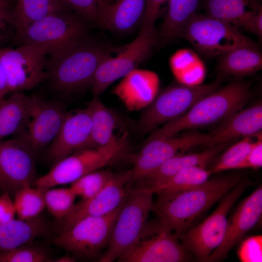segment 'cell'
Here are the masks:
<instances>
[{"label":"cell","mask_w":262,"mask_h":262,"mask_svg":"<svg viewBox=\"0 0 262 262\" xmlns=\"http://www.w3.org/2000/svg\"><path fill=\"white\" fill-rule=\"evenodd\" d=\"M86 108L92 123L91 147L104 146L116 140L114 131L119 119L115 113L105 105L98 96H94Z\"/></svg>","instance_id":"cell-28"},{"label":"cell","mask_w":262,"mask_h":262,"mask_svg":"<svg viewBox=\"0 0 262 262\" xmlns=\"http://www.w3.org/2000/svg\"><path fill=\"white\" fill-rule=\"evenodd\" d=\"M262 103L259 101L223 120L217 128L209 133L207 147L225 144L240 137L255 136L262 131Z\"/></svg>","instance_id":"cell-21"},{"label":"cell","mask_w":262,"mask_h":262,"mask_svg":"<svg viewBox=\"0 0 262 262\" xmlns=\"http://www.w3.org/2000/svg\"><path fill=\"white\" fill-rule=\"evenodd\" d=\"M239 174L208 180L169 198L156 200L152 210L162 226L177 235L191 229L194 222L241 180Z\"/></svg>","instance_id":"cell-1"},{"label":"cell","mask_w":262,"mask_h":262,"mask_svg":"<svg viewBox=\"0 0 262 262\" xmlns=\"http://www.w3.org/2000/svg\"><path fill=\"white\" fill-rule=\"evenodd\" d=\"M9 93L6 76L0 58V100Z\"/></svg>","instance_id":"cell-45"},{"label":"cell","mask_w":262,"mask_h":262,"mask_svg":"<svg viewBox=\"0 0 262 262\" xmlns=\"http://www.w3.org/2000/svg\"><path fill=\"white\" fill-rule=\"evenodd\" d=\"M16 214L14 201L7 192L0 196V224L9 222L15 219Z\"/></svg>","instance_id":"cell-41"},{"label":"cell","mask_w":262,"mask_h":262,"mask_svg":"<svg viewBox=\"0 0 262 262\" xmlns=\"http://www.w3.org/2000/svg\"><path fill=\"white\" fill-rule=\"evenodd\" d=\"M35 154L15 138L0 142V190L11 196L21 188L33 185L37 179Z\"/></svg>","instance_id":"cell-17"},{"label":"cell","mask_w":262,"mask_h":262,"mask_svg":"<svg viewBox=\"0 0 262 262\" xmlns=\"http://www.w3.org/2000/svg\"><path fill=\"white\" fill-rule=\"evenodd\" d=\"M48 226L38 216L32 219H13L0 224V252L29 244L48 232Z\"/></svg>","instance_id":"cell-23"},{"label":"cell","mask_w":262,"mask_h":262,"mask_svg":"<svg viewBox=\"0 0 262 262\" xmlns=\"http://www.w3.org/2000/svg\"><path fill=\"white\" fill-rule=\"evenodd\" d=\"M245 30L249 31L259 37L262 35V9H260L253 17Z\"/></svg>","instance_id":"cell-44"},{"label":"cell","mask_w":262,"mask_h":262,"mask_svg":"<svg viewBox=\"0 0 262 262\" xmlns=\"http://www.w3.org/2000/svg\"><path fill=\"white\" fill-rule=\"evenodd\" d=\"M262 235L252 236L243 242L238 254L243 262H262Z\"/></svg>","instance_id":"cell-39"},{"label":"cell","mask_w":262,"mask_h":262,"mask_svg":"<svg viewBox=\"0 0 262 262\" xmlns=\"http://www.w3.org/2000/svg\"><path fill=\"white\" fill-rule=\"evenodd\" d=\"M131 170L114 174L99 192L92 197L75 204L70 213L59 220L60 232L77 222L89 216H100L111 213L122 205L131 191Z\"/></svg>","instance_id":"cell-16"},{"label":"cell","mask_w":262,"mask_h":262,"mask_svg":"<svg viewBox=\"0 0 262 262\" xmlns=\"http://www.w3.org/2000/svg\"><path fill=\"white\" fill-rule=\"evenodd\" d=\"M154 27L142 26L137 37L115 57L109 56L98 67L90 87L94 96L101 95L116 80L123 78L145 60L157 41Z\"/></svg>","instance_id":"cell-12"},{"label":"cell","mask_w":262,"mask_h":262,"mask_svg":"<svg viewBox=\"0 0 262 262\" xmlns=\"http://www.w3.org/2000/svg\"><path fill=\"white\" fill-rule=\"evenodd\" d=\"M114 174L108 170H96L71 183L70 188L81 200H87L99 192L107 184Z\"/></svg>","instance_id":"cell-35"},{"label":"cell","mask_w":262,"mask_h":262,"mask_svg":"<svg viewBox=\"0 0 262 262\" xmlns=\"http://www.w3.org/2000/svg\"><path fill=\"white\" fill-rule=\"evenodd\" d=\"M257 140L246 158L239 169L251 168L257 169L262 166V131L256 135Z\"/></svg>","instance_id":"cell-40"},{"label":"cell","mask_w":262,"mask_h":262,"mask_svg":"<svg viewBox=\"0 0 262 262\" xmlns=\"http://www.w3.org/2000/svg\"><path fill=\"white\" fill-rule=\"evenodd\" d=\"M47 78L51 87L62 94H69L91 84L100 64L110 55L87 37L49 52Z\"/></svg>","instance_id":"cell-2"},{"label":"cell","mask_w":262,"mask_h":262,"mask_svg":"<svg viewBox=\"0 0 262 262\" xmlns=\"http://www.w3.org/2000/svg\"><path fill=\"white\" fill-rule=\"evenodd\" d=\"M63 104L32 96L28 119L16 138L35 155L46 149L57 135L67 114Z\"/></svg>","instance_id":"cell-13"},{"label":"cell","mask_w":262,"mask_h":262,"mask_svg":"<svg viewBox=\"0 0 262 262\" xmlns=\"http://www.w3.org/2000/svg\"><path fill=\"white\" fill-rule=\"evenodd\" d=\"M226 144L208 147L203 151L185 155H175L146 176L144 185L150 188L172 177L181 170L191 167L206 168L207 165L223 150ZM142 180V181H143Z\"/></svg>","instance_id":"cell-22"},{"label":"cell","mask_w":262,"mask_h":262,"mask_svg":"<svg viewBox=\"0 0 262 262\" xmlns=\"http://www.w3.org/2000/svg\"><path fill=\"white\" fill-rule=\"evenodd\" d=\"M212 174L211 170L206 168L188 167L148 188L158 195L156 200H162L204 182Z\"/></svg>","instance_id":"cell-30"},{"label":"cell","mask_w":262,"mask_h":262,"mask_svg":"<svg viewBox=\"0 0 262 262\" xmlns=\"http://www.w3.org/2000/svg\"><path fill=\"white\" fill-rule=\"evenodd\" d=\"M169 0H146V7L143 16V26L154 27L155 22L162 4Z\"/></svg>","instance_id":"cell-42"},{"label":"cell","mask_w":262,"mask_h":262,"mask_svg":"<svg viewBox=\"0 0 262 262\" xmlns=\"http://www.w3.org/2000/svg\"><path fill=\"white\" fill-rule=\"evenodd\" d=\"M71 11L61 0H16L11 14L16 33L52 13Z\"/></svg>","instance_id":"cell-29"},{"label":"cell","mask_w":262,"mask_h":262,"mask_svg":"<svg viewBox=\"0 0 262 262\" xmlns=\"http://www.w3.org/2000/svg\"><path fill=\"white\" fill-rule=\"evenodd\" d=\"M207 14L245 29L262 8L260 0H206Z\"/></svg>","instance_id":"cell-25"},{"label":"cell","mask_w":262,"mask_h":262,"mask_svg":"<svg viewBox=\"0 0 262 262\" xmlns=\"http://www.w3.org/2000/svg\"><path fill=\"white\" fill-rule=\"evenodd\" d=\"M21 246L0 252V262H46L51 259L47 251L37 246Z\"/></svg>","instance_id":"cell-37"},{"label":"cell","mask_w":262,"mask_h":262,"mask_svg":"<svg viewBox=\"0 0 262 262\" xmlns=\"http://www.w3.org/2000/svg\"><path fill=\"white\" fill-rule=\"evenodd\" d=\"M75 261L74 257L70 256L69 254L65 255L56 261L57 262H73Z\"/></svg>","instance_id":"cell-46"},{"label":"cell","mask_w":262,"mask_h":262,"mask_svg":"<svg viewBox=\"0 0 262 262\" xmlns=\"http://www.w3.org/2000/svg\"><path fill=\"white\" fill-rule=\"evenodd\" d=\"M146 2V0H116L106 6L97 24L115 32H127L143 16Z\"/></svg>","instance_id":"cell-24"},{"label":"cell","mask_w":262,"mask_h":262,"mask_svg":"<svg viewBox=\"0 0 262 262\" xmlns=\"http://www.w3.org/2000/svg\"><path fill=\"white\" fill-rule=\"evenodd\" d=\"M9 0L11 3L13 0Z\"/></svg>","instance_id":"cell-50"},{"label":"cell","mask_w":262,"mask_h":262,"mask_svg":"<svg viewBox=\"0 0 262 262\" xmlns=\"http://www.w3.org/2000/svg\"><path fill=\"white\" fill-rule=\"evenodd\" d=\"M44 195L45 207L59 220L70 213L77 196L70 187L49 188L44 191Z\"/></svg>","instance_id":"cell-34"},{"label":"cell","mask_w":262,"mask_h":262,"mask_svg":"<svg viewBox=\"0 0 262 262\" xmlns=\"http://www.w3.org/2000/svg\"><path fill=\"white\" fill-rule=\"evenodd\" d=\"M172 72L181 84L196 86L202 84L205 77V67L199 58L192 51L180 49L170 58Z\"/></svg>","instance_id":"cell-31"},{"label":"cell","mask_w":262,"mask_h":262,"mask_svg":"<svg viewBox=\"0 0 262 262\" xmlns=\"http://www.w3.org/2000/svg\"><path fill=\"white\" fill-rule=\"evenodd\" d=\"M11 2L8 0H0V5L10 9Z\"/></svg>","instance_id":"cell-48"},{"label":"cell","mask_w":262,"mask_h":262,"mask_svg":"<svg viewBox=\"0 0 262 262\" xmlns=\"http://www.w3.org/2000/svg\"><path fill=\"white\" fill-rule=\"evenodd\" d=\"M209 139V133L196 131L188 132L180 136L149 138L147 143L132 158L133 181H142L180 150L199 146L207 147Z\"/></svg>","instance_id":"cell-15"},{"label":"cell","mask_w":262,"mask_h":262,"mask_svg":"<svg viewBox=\"0 0 262 262\" xmlns=\"http://www.w3.org/2000/svg\"><path fill=\"white\" fill-rule=\"evenodd\" d=\"M199 0H169L168 8L159 37L167 42L179 37L185 24L195 13Z\"/></svg>","instance_id":"cell-32"},{"label":"cell","mask_w":262,"mask_h":262,"mask_svg":"<svg viewBox=\"0 0 262 262\" xmlns=\"http://www.w3.org/2000/svg\"><path fill=\"white\" fill-rule=\"evenodd\" d=\"M250 96L247 83L238 81L229 83L199 99L184 115L164 124L149 138L171 137L184 130L223 121L242 109Z\"/></svg>","instance_id":"cell-3"},{"label":"cell","mask_w":262,"mask_h":262,"mask_svg":"<svg viewBox=\"0 0 262 262\" xmlns=\"http://www.w3.org/2000/svg\"><path fill=\"white\" fill-rule=\"evenodd\" d=\"M107 0V2H108V4H110V1H111L112 0Z\"/></svg>","instance_id":"cell-49"},{"label":"cell","mask_w":262,"mask_h":262,"mask_svg":"<svg viewBox=\"0 0 262 262\" xmlns=\"http://www.w3.org/2000/svg\"><path fill=\"white\" fill-rule=\"evenodd\" d=\"M44 191L28 185L15 192L13 201L18 219L27 220L39 216L45 208Z\"/></svg>","instance_id":"cell-33"},{"label":"cell","mask_w":262,"mask_h":262,"mask_svg":"<svg viewBox=\"0 0 262 262\" xmlns=\"http://www.w3.org/2000/svg\"><path fill=\"white\" fill-rule=\"evenodd\" d=\"M99 9V15L103 11L106 6L108 4L106 0H97Z\"/></svg>","instance_id":"cell-47"},{"label":"cell","mask_w":262,"mask_h":262,"mask_svg":"<svg viewBox=\"0 0 262 262\" xmlns=\"http://www.w3.org/2000/svg\"><path fill=\"white\" fill-rule=\"evenodd\" d=\"M252 183L249 180L241 179L221 198L217 208L205 220L177 235L185 249L192 253L199 261L204 262L222 242L226 233L228 213Z\"/></svg>","instance_id":"cell-5"},{"label":"cell","mask_w":262,"mask_h":262,"mask_svg":"<svg viewBox=\"0 0 262 262\" xmlns=\"http://www.w3.org/2000/svg\"><path fill=\"white\" fill-rule=\"evenodd\" d=\"M255 143L250 137H245L226 149L211 169L212 173L239 169Z\"/></svg>","instance_id":"cell-36"},{"label":"cell","mask_w":262,"mask_h":262,"mask_svg":"<svg viewBox=\"0 0 262 262\" xmlns=\"http://www.w3.org/2000/svg\"><path fill=\"white\" fill-rule=\"evenodd\" d=\"M46 47L21 45L16 49L0 47V58L10 93L31 89L47 79Z\"/></svg>","instance_id":"cell-11"},{"label":"cell","mask_w":262,"mask_h":262,"mask_svg":"<svg viewBox=\"0 0 262 262\" xmlns=\"http://www.w3.org/2000/svg\"><path fill=\"white\" fill-rule=\"evenodd\" d=\"M88 22L98 23L99 9L97 0H61Z\"/></svg>","instance_id":"cell-38"},{"label":"cell","mask_w":262,"mask_h":262,"mask_svg":"<svg viewBox=\"0 0 262 262\" xmlns=\"http://www.w3.org/2000/svg\"><path fill=\"white\" fill-rule=\"evenodd\" d=\"M153 194L144 186L131 190L120 210L109 245L98 262L117 261L136 244L152 210Z\"/></svg>","instance_id":"cell-4"},{"label":"cell","mask_w":262,"mask_h":262,"mask_svg":"<svg viewBox=\"0 0 262 262\" xmlns=\"http://www.w3.org/2000/svg\"><path fill=\"white\" fill-rule=\"evenodd\" d=\"M9 10L10 9L0 5V42L6 37L4 32L7 30L8 25H12L11 12Z\"/></svg>","instance_id":"cell-43"},{"label":"cell","mask_w":262,"mask_h":262,"mask_svg":"<svg viewBox=\"0 0 262 262\" xmlns=\"http://www.w3.org/2000/svg\"><path fill=\"white\" fill-rule=\"evenodd\" d=\"M262 214V187L261 184L237 207L229 222L221 244L204 262H220L232 247L258 222Z\"/></svg>","instance_id":"cell-19"},{"label":"cell","mask_w":262,"mask_h":262,"mask_svg":"<svg viewBox=\"0 0 262 262\" xmlns=\"http://www.w3.org/2000/svg\"><path fill=\"white\" fill-rule=\"evenodd\" d=\"M122 205L109 214L82 218L60 232L53 240L54 245L77 257L99 260L109 245Z\"/></svg>","instance_id":"cell-10"},{"label":"cell","mask_w":262,"mask_h":262,"mask_svg":"<svg viewBox=\"0 0 262 262\" xmlns=\"http://www.w3.org/2000/svg\"><path fill=\"white\" fill-rule=\"evenodd\" d=\"M32 102V96L20 92L12 93L0 100V142L20 131L28 119Z\"/></svg>","instance_id":"cell-27"},{"label":"cell","mask_w":262,"mask_h":262,"mask_svg":"<svg viewBox=\"0 0 262 262\" xmlns=\"http://www.w3.org/2000/svg\"><path fill=\"white\" fill-rule=\"evenodd\" d=\"M160 79L154 72L134 69L125 76L112 90L126 108L136 112L147 108L159 93Z\"/></svg>","instance_id":"cell-20"},{"label":"cell","mask_w":262,"mask_h":262,"mask_svg":"<svg viewBox=\"0 0 262 262\" xmlns=\"http://www.w3.org/2000/svg\"><path fill=\"white\" fill-rule=\"evenodd\" d=\"M179 37L209 56H220L254 43L230 23L207 14L195 13L182 28Z\"/></svg>","instance_id":"cell-9"},{"label":"cell","mask_w":262,"mask_h":262,"mask_svg":"<svg viewBox=\"0 0 262 262\" xmlns=\"http://www.w3.org/2000/svg\"><path fill=\"white\" fill-rule=\"evenodd\" d=\"M221 81L219 76L206 84H180L164 90L141 115L137 122L139 131L142 133L151 132L159 126L182 116L199 99L218 89Z\"/></svg>","instance_id":"cell-6"},{"label":"cell","mask_w":262,"mask_h":262,"mask_svg":"<svg viewBox=\"0 0 262 262\" xmlns=\"http://www.w3.org/2000/svg\"><path fill=\"white\" fill-rule=\"evenodd\" d=\"M92 123L88 110L67 113L55 138L46 148L47 160L55 164L85 148H91Z\"/></svg>","instance_id":"cell-18"},{"label":"cell","mask_w":262,"mask_h":262,"mask_svg":"<svg viewBox=\"0 0 262 262\" xmlns=\"http://www.w3.org/2000/svg\"><path fill=\"white\" fill-rule=\"evenodd\" d=\"M88 22L71 11L49 14L16 33L20 45L34 44L49 51L74 44L86 37Z\"/></svg>","instance_id":"cell-8"},{"label":"cell","mask_w":262,"mask_h":262,"mask_svg":"<svg viewBox=\"0 0 262 262\" xmlns=\"http://www.w3.org/2000/svg\"><path fill=\"white\" fill-rule=\"evenodd\" d=\"M176 234L157 219L147 223L136 244L120 258V262H180L188 260L187 250Z\"/></svg>","instance_id":"cell-14"},{"label":"cell","mask_w":262,"mask_h":262,"mask_svg":"<svg viewBox=\"0 0 262 262\" xmlns=\"http://www.w3.org/2000/svg\"><path fill=\"white\" fill-rule=\"evenodd\" d=\"M125 146L123 137L104 146L78 151L54 164L47 173L36 179L33 185L46 190L58 185L71 184L109 164L120 154Z\"/></svg>","instance_id":"cell-7"},{"label":"cell","mask_w":262,"mask_h":262,"mask_svg":"<svg viewBox=\"0 0 262 262\" xmlns=\"http://www.w3.org/2000/svg\"><path fill=\"white\" fill-rule=\"evenodd\" d=\"M220 56L219 68L222 76L241 78L262 68V53L255 43L241 46Z\"/></svg>","instance_id":"cell-26"}]
</instances>
